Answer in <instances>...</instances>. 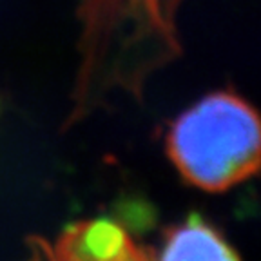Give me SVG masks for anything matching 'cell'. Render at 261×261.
I'll return each instance as SVG.
<instances>
[{
    "instance_id": "obj_3",
    "label": "cell",
    "mask_w": 261,
    "mask_h": 261,
    "mask_svg": "<svg viewBox=\"0 0 261 261\" xmlns=\"http://www.w3.org/2000/svg\"><path fill=\"white\" fill-rule=\"evenodd\" d=\"M158 261H240V257L216 228L191 218L165 236Z\"/></svg>"
},
{
    "instance_id": "obj_2",
    "label": "cell",
    "mask_w": 261,
    "mask_h": 261,
    "mask_svg": "<svg viewBox=\"0 0 261 261\" xmlns=\"http://www.w3.org/2000/svg\"><path fill=\"white\" fill-rule=\"evenodd\" d=\"M60 261H147L127 232L107 220L82 221L58 243Z\"/></svg>"
},
{
    "instance_id": "obj_1",
    "label": "cell",
    "mask_w": 261,
    "mask_h": 261,
    "mask_svg": "<svg viewBox=\"0 0 261 261\" xmlns=\"http://www.w3.org/2000/svg\"><path fill=\"white\" fill-rule=\"evenodd\" d=\"M259 147L257 113L230 91L198 100L174 120L167 135L176 171L207 192H223L256 174Z\"/></svg>"
}]
</instances>
